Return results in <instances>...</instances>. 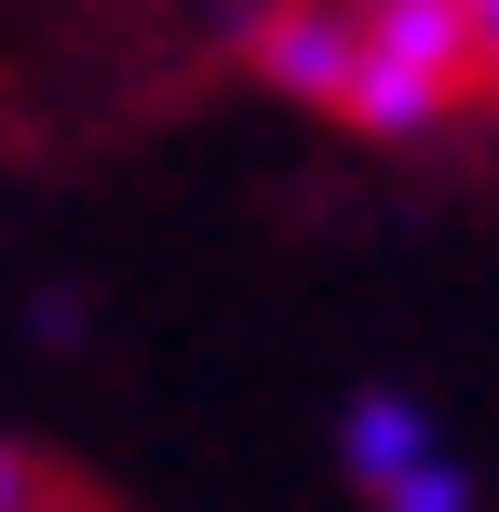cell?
Segmentation results:
<instances>
[{
	"label": "cell",
	"mask_w": 499,
	"mask_h": 512,
	"mask_svg": "<svg viewBox=\"0 0 499 512\" xmlns=\"http://www.w3.org/2000/svg\"><path fill=\"white\" fill-rule=\"evenodd\" d=\"M243 68L270 95L324 108V122L378 135V149H432L486 95V41L459 0H257L243 14Z\"/></svg>",
	"instance_id": "1"
},
{
	"label": "cell",
	"mask_w": 499,
	"mask_h": 512,
	"mask_svg": "<svg viewBox=\"0 0 499 512\" xmlns=\"http://www.w3.org/2000/svg\"><path fill=\"white\" fill-rule=\"evenodd\" d=\"M432 459H446V432H432V405H419L405 378H365V391L338 405V472H351L365 499L405 486V472H432Z\"/></svg>",
	"instance_id": "2"
},
{
	"label": "cell",
	"mask_w": 499,
	"mask_h": 512,
	"mask_svg": "<svg viewBox=\"0 0 499 512\" xmlns=\"http://www.w3.org/2000/svg\"><path fill=\"white\" fill-rule=\"evenodd\" d=\"M365 512H486V486H473V459H459V445H446V459H432V472H405V486H378Z\"/></svg>",
	"instance_id": "3"
},
{
	"label": "cell",
	"mask_w": 499,
	"mask_h": 512,
	"mask_svg": "<svg viewBox=\"0 0 499 512\" xmlns=\"http://www.w3.org/2000/svg\"><path fill=\"white\" fill-rule=\"evenodd\" d=\"M41 499H68V472H54L41 445H14V432H0V512H41Z\"/></svg>",
	"instance_id": "4"
},
{
	"label": "cell",
	"mask_w": 499,
	"mask_h": 512,
	"mask_svg": "<svg viewBox=\"0 0 499 512\" xmlns=\"http://www.w3.org/2000/svg\"><path fill=\"white\" fill-rule=\"evenodd\" d=\"M473 14V41H486V95H499V0H459Z\"/></svg>",
	"instance_id": "5"
},
{
	"label": "cell",
	"mask_w": 499,
	"mask_h": 512,
	"mask_svg": "<svg viewBox=\"0 0 499 512\" xmlns=\"http://www.w3.org/2000/svg\"><path fill=\"white\" fill-rule=\"evenodd\" d=\"M41 512H95V499H81V486H68V499H41Z\"/></svg>",
	"instance_id": "6"
}]
</instances>
